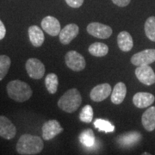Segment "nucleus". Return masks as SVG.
I'll return each instance as SVG.
<instances>
[{
	"label": "nucleus",
	"mask_w": 155,
	"mask_h": 155,
	"mask_svg": "<svg viewBox=\"0 0 155 155\" xmlns=\"http://www.w3.org/2000/svg\"><path fill=\"white\" fill-rule=\"evenodd\" d=\"M43 147V140L41 137L26 134L19 138L16 147L19 154L34 155L40 153Z\"/></svg>",
	"instance_id": "1"
},
{
	"label": "nucleus",
	"mask_w": 155,
	"mask_h": 155,
	"mask_svg": "<svg viewBox=\"0 0 155 155\" xmlns=\"http://www.w3.org/2000/svg\"><path fill=\"white\" fill-rule=\"evenodd\" d=\"M7 93L11 99L22 103L28 100L33 94L32 89L28 84L21 80H12L10 81L7 86Z\"/></svg>",
	"instance_id": "2"
},
{
	"label": "nucleus",
	"mask_w": 155,
	"mask_h": 155,
	"mask_svg": "<svg viewBox=\"0 0 155 155\" xmlns=\"http://www.w3.org/2000/svg\"><path fill=\"white\" fill-rule=\"evenodd\" d=\"M82 103V97L77 89L68 90L58 101L59 108L65 112L72 113L79 108Z\"/></svg>",
	"instance_id": "3"
},
{
	"label": "nucleus",
	"mask_w": 155,
	"mask_h": 155,
	"mask_svg": "<svg viewBox=\"0 0 155 155\" xmlns=\"http://www.w3.org/2000/svg\"><path fill=\"white\" fill-rule=\"evenodd\" d=\"M65 61L67 67L75 72H80L84 70L86 65L84 56L74 50L67 52L65 56Z\"/></svg>",
	"instance_id": "4"
},
{
	"label": "nucleus",
	"mask_w": 155,
	"mask_h": 155,
	"mask_svg": "<svg viewBox=\"0 0 155 155\" xmlns=\"http://www.w3.org/2000/svg\"><path fill=\"white\" fill-rule=\"evenodd\" d=\"M26 71L29 77L34 79H41L45 74V66L38 59L30 58L26 62Z\"/></svg>",
	"instance_id": "5"
},
{
	"label": "nucleus",
	"mask_w": 155,
	"mask_h": 155,
	"mask_svg": "<svg viewBox=\"0 0 155 155\" xmlns=\"http://www.w3.org/2000/svg\"><path fill=\"white\" fill-rule=\"evenodd\" d=\"M86 29L91 35L99 39H107L112 35V28L100 22H91Z\"/></svg>",
	"instance_id": "6"
},
{
	"label": "nucleus",
	"mask_w": 155,
	"mask_h": 155,
	"mask_svg": "<svg viewBox=\"0 0 155 155\" xmlns=\"http://www.w3.org/2000/svg\"><path fill=\"white\" fill-rule=\"evenodd\" d=\"M130 61L136 67L150 65L155 61V49H146L134 54Z\"/></svg>",
	"instance_id": "7"
},
{
	"label": "nucleus",
	"mask_w": 155,
	"mask_h": 155,
	"mask_svg": "<svg viewBox=\"0 0 155 155\" xmlns=\"http://www.w3.org/2000/svg\"><path fill=\"white\" fill-rule=\"evenodd\" d=\"M135 76L140 83L152 85L155 83V72L149 65L140 66L135 69Z\"/></svg>",
	"instance_id": "8"
},
{
	"label": "nucleus",
	"mask_w": 155,
	"mask_h": 155,
	"mask_svg": "<svg viewBox=\"0 0 155 155\" xmlns=\"http://www.w3.org/2000/svg\"><path fill=\"white\" fill-rule=\"evenodd\" d=\"M41 130L42 139L45 140H49L61 134L63 131V127L57 120H49L43 124Z\"/></svg>",
	"instance_id": "9"
},
{
	"label": "nucleus",
	"mask_w": 155,
	"mask_h": 155,
	"mask_svg": "<svg viewBox=\"0 0 155 155\" xmlns=\"http://www.w3.org/2000/svg\"><path fill=\"white\" fill-rule=\"evenodd\" d=\"M17 128L9 118L5 116H0V137L11 140L16 136Z\"/></svg>",
	"instance_id": "10"
},
{
	"label": "nucleus",
	"mask_w": 155,
	"mask_h": 155,
	"mask_svg": "<svg viewBox=\"0 0 155 155\" xmlns=\"http://www.w3.org/2000/svg\"><path fill=\"white\" fill-rule=\"evenodd\" d=\"M41 28L45 32L51 36L59 35L61 30V26L60 22L55 17L52 16H48L44 17L41 21Z\"/></svg>",
	"instance_id": "11"
},
{
	"label": "nucleus",
	"mask_w": 155,
	"mask_h": 155,
	"mask_svg": "<svg viewBox=\"0 0 155 155\" xmlns=\"http://www.w3.org/2000/svg\"><path fill=\"white\" fill-rule=\"evenodd\" d=\"M111 94V86L110 84H100L91 91L90 97L94 102H102Z\"/></svg>",
	"instance_id": "12"
},
{
	"label": "nucleus",
	"mask_w": 155,
	"mask_h": 155,
	"mask_svg": "<svg viewBox=\"0 0 155 155\" xmlns=\"http://www.w3.org/2000/svg\"><path fill=\"white\" fill-rule=\"evenodd\" d=\"M78 32H79V28L78 25L74 23L67 24L60 32V35H59L60 41L64 45L69 44L78 35Z\"/></svg>",
	"instance_id": "13"
},
{
	"label": "nucleus",
	"mask_w": 155,
	"mask_h": 155,
	"mask_svg": "<svg viewBox=\"0 0 155 155\" xmlns=\"http://www.w3.org/2000/svg\"><path fill=\"white\" fill-rule=\"evenodd\" d=\"M155 97L148 92H138L134 96L133 103L139 109L149 107L153 104Z\"/></svg>",
	"instance_id": "14"
},
{
	"label": "nucleus",
	"mask_w": 155,
	"mask_h": 155,
	"mask_svg": "<svg viewBox=\"0 0 155 155\" xmlns=\"http://www.w3.org/2000/svg\"><path fill=\"white\" fill-rule=\"evenodd\" d=\"M28 37L31 44L35 48H39L43 44L45 40L44 34L41 28H39L36 25H32L28 28Z\"/></svg>",
	"instance_id": "15"
},
{
	"label": "nucleus",
	"mask_w": 155,
	"mask_h": 155,
	"mask_svg": "<svg viewBox=\"0 0 155 155\" xmlns=\"http://www.w3.org/2000/svg\"><path fill=\"white\" fill-rule=\"evenodd\" d=\"M141 122L144 128L148 131L152 132L155 129V107L152 106L148 108L143 113L141 116Z\"/></svg>",
	"instance_id": "16"
},
{
	"label": "nucleus",
	"mask_w": 155,
	"mask_h": 155,
	"mask_svg": "<svg viewBox=\"0 0 155 155\" xmlns=\"http://www.w3.org/2000/svg\"><path fill=\"white\" fill-rule=\"evenodd\" d=\"M127 94V87L123 82H119L115 85L111 92V102L114 104H121Z\"/></svg>",
	"instance_id": "17"
},
{
	"label": "nucleus",
	"mask_w": 155,
	"mask_h": 155,
	"mask_svg": "<svg viewBox=\"0 0 155 155\" xmlns=\"http://www.w3.org/2000/svg\"><path fill=\"white\" fill-rule=\"evenodd\" d=\"M119 48L123 52H128L133 48L134 41L131 35L127 31H122L117 36Z\"/></svg>",
	"instance_id": "18"
},
{
	"label": "nucleus",
	"mask_w": 155,
	"mask_h": 155,
	"mask_svg": "<svg viewBox=\"0 0 155 155\" xmlns=\"http://www.w3.org/2000/svg\"><path fill=\"white\" fill-rule=\"evenodd\" d=\"M140 138H141L140 134L137 132H130V133L124 134L121 135L117 140L120 145H122L123 147H130L137 143Z\"/></svg>",
	"instance_id": "19"
},
{
	"label": "nucleus",
	"mask_w": 155,
	"mask_h": 155,
	"mask_svg": "<svg viewBox=\"0 0 155 155\" xmlns=\"http://www.w3.org/2000/svg\"><path fill=\"white\" fill-rule=\"evenodd\" d=\"M89 53L96 57H103L109 53V47L102 42H94L89 47Z\"/></svg>",
	"instance_id": "20"
},
{
	"label": "nucleus",
	"mask_w": 155,
	"mask_h": 155,
	"mask_svg": "<svg viewBox=\"0 0 155 155\" xmlns=\"http://www.w3.org/2000/svg\"><path fill=\"white\" fill-rule=\"evenodd\" d=\"M59 84L58 77L55 73H48L45 78V85L50 94H54L57 91Z\"/></svg>",
	"instance_id": "21"
},
{
	"label": "nucleus",
	"mask_w": 155,
	"mask_h": 155,
	"mask_svg": "<svg viewBox=\"0 0 155 155\" xmlns=\"http://www.w3.org/2000/svg\"><path fill=\"white\" fill-rule=\"evenodd\" d=\"M79 141L85 147H91L95 144V134L91 129L84 130L79 134Z\"/></svg>",
	"instance_id": "22"
},
{
	"label": "nucleus",
	"mask_w": 155,
	"mask_h": 155,
	"mask_svg": "<svg viewBox=\"0 0 155 155\" xmlns=\"http://www.w3.org/2000/svg\"><path fill=\"white\" fill-rule=\"evenodd\" d=\"M145 33L147 38L155 41V17H150L145 22Z\"/></svg>",
	"instance_id": "23"
},
{
	"label": "nucleus",
	"mask_w": 155,
	"mask_h": 155,
	"mask_svg": "<svg viewBox=\"0 0 155 155\" xmlns=\"http://www.w3.org/2000/svg\"><path fill=\"white\" fill-rule=\"evenodd\" d=\"M11 61L7 55H0V81L3 80L9 72Z\"/></svg>",
	"instance_id": "24"
},
{
	"label": "nucleus",
	"mask_w": 155,
	"mask_h": 155,
	"mask_svg": "<svg viewBox=\"0 0 155 155\" xmlns=\"http://www.w3.org/2000/svg\"><path fill=\"white\" fill-rule=\"evenodd\" d=\"M95 127L99 129L100 131H104L106 133H112L115 130V126L112 123L104 119H97L94 122Z\"/></svg>",
	"instance_id": "25"
},
{
	"label": "nucleus",
	"mask_w": 155,
	"mask_h": 155,
	"mask_svg": "<svg viewBox=\"0 0 155 155\" xmlns=\"http://www.w3.org/2000/svg\"><path fill=\"white\" fill-rule=\"evenodd\" d=\"M80 121L85 123H91L93 119V109L91 105H85L79 113Z\"/></svg>",
	"instance_id": "26"
},
{
	"label": "nucleus",
	"mask_w": 155,
	"mask_h": 155,
	"mask_svg": "<svg viewBox=\"0 0 155 155\" xmlns=\"http://www.w3.org/2000/svg\"><path fill=\"white\" fill-rule=\"evenodd\" d=\"M66 2L72 8H79L83 5L84 0H66Z\"/></svg>",
	"instance_id": "27"
},
{
	"label": "nucleus",
	"mask_w": 155,
	"mask_h": 155,
	"mask_svg": "<svg viewBox=\"0 0 155 155\" xmlns=\"http://www.w3.org/2000/svg\"><path fill=\"white\" fill-rule=\"evenodd\" d=\"M131 0H112V2L119 7H125L129 5Z\"/></svg>",
	"instance_id": "28"
},
{
	"label": "nucleus",
	"mask_w": 155,
	"mask_h": 155,
	"mask_svg": "<svg viewBox=\"0 0 155 155\" xmlns=\"http://www.w3.org/2000/svg\"><path fill=\"white\" fill-rule=\"evenodd\" d=\"M6 35V28L5 24L0 20V40H3L5 38Z\"/></svg>",
	"instance_id": "29"
}]
</instances>
